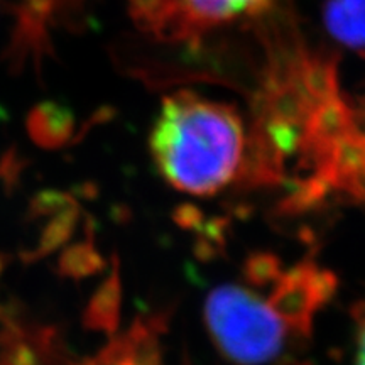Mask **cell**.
<instances>
[{"label": "cell", "mask_w": 365, "mask_h": 365, "mask_svg": "<svg viewBox=\"0 0 365 365\" xmlns=\"http://www.w3.org/2000/svg\"><path fill=\"white\" fill-rule=\"evenodd\" d=\"M335 289V274L318 262L282 266L271 254H257L239 279L208 294L205 325L232 364L272 365L309 340L314 318Z\"/></svg>", "instance_id": "1"}, {"label": "cell", "mask_w": 365, "mask_h": 365, "mask_svg": "<svg viewBox=\"0 0 365 365\" xmlns=\"http://www.w3.org/2000/svg\"><path fill=\"white\" fill-rule=\"evenodd\" d=\"M149 149L168 185L208 198L242 181L249 135L240 113L230 105L180 91L163 100Z\"/></svg>", "instance_id": "2"}, {"label": "cell", "mask_w": 365, "mask_h": 365, "mask_svg": "<svg viewBox=\"0 0 365 365\" xmlns=\"http://www.w3.org/2000/svg\"><path fill=\"white\" fill-rule=\"evenodd\" d=\"M267 0H181L190 19L203 26L225 24L254 14Z\"/></svg>", "instance_id": "3"}, {"label": "cell", "mask_w": 365, "mask_h": 365, "mask_svg": "<svg viewBox=\"0 0 365 365\" xmlns=\"http://www.w3.org/2000/svg\"><path fill=\"white\" fill-rule=\"evenodd\" d=\"M327 22L341 43L365 48V0H330Z\"/></svg>", "instance_id": "4"}, {"label": "cell", "mask_w": 365, "mask_h": 365, "mask_svg": "<svg viewBox=\"0 0 365 365\" xmlns=\"http://www.w3.org/2000/svg\"><path fill=\"white\" fill-rule=\"evenodd\" d=\"M78 215L80 208L78 205H75V207L63 210V212H59L56 217H53V220L46 223L43 232H41V237L38 244H36V247L29 250H22L19 254L22 264H26V266L27 264H34L41 261V259L51 255L53 252H56V250L71 237L76 222H78Z\"/></svg>", "instance_id": "5"}, {"label": "cell", "mask_w": 365, "mask_h": 365, "mask_svg": "<svg viewBox=\"0 0 365 365\" xmlns=\"http://www.w3.org/2000/svg\"><path fill=\"white\" fill-rule=\"evenodd\" d=\"M27 130H29L31 139L41 148L56 149L65 144L70 125L66 118L59 115L56 110L43 107L31 113L27 120Z\"/></svg>", "instance_id": "6"}, {"label": "cell", "mask_w": 365, "mask_h": 365, "mask_svg": "<svg viewBox=\"0 0 365 365\" xmlns=\"http://www.w3.org/2000/svg\"><path fill=\"white\" fill-rule=\"evenodd\" d=\"M102 261L88 244H76L63 250L58 261V272L65 277L81 279L97 272Z\"/></svg>", "instance_id": "7"}, {"label": "cell", "mask_w": 365, "mask_h": 365, "mask_svg": "<svg viewBox=\"0 0 365 365\" xmlns=\"http://www.w3.org/2000/svg\"><path fill=\"white\" fill-rule=\"evenodd\" d=\"M76 202L68 193L58 190H41L33 195L26 210V220L34 222L39 218L54 217L63 210L75 207Z\"/></svg>", "instance_id": "8"}, {"label": "cell", "mask_w": 365, "mask_h": 365, "mask_svg": "<svg viewBox=\"0 0 365 365\" xmlns=\"http://www.w3.org/2000/svg\"><path fill=\"white\" fill-rule=\"evenodd\" d=\"M26 166L27 161L16 149H9L0 156V186L7 196H12L19 190Z\"/></svg>", "instance_id": "9"}, {"label": "cell", "mask_w": 365, "mask_h": 365, "mask_svg": "<svg viewBox=\"0 0 365 365\" xmlns=\"http://www.w3.org/2000/svg\"><path fill=\"white\" fill-rule=\"evenodd\" d=\"M355 357L354 365H365V301L354 309Z\"/></svg>", "instance_id": "10"}, {"label": "cell", "mask_w": 365, "mask_h": 365, "mask_svg": "<svg viewBox=\"0 0 365 365\" xmlns=\"http://www.w3.org/2000/svg\"><path fill=\"white\" fill-rule=\"evenodd\" d=\"M12 261V255L7 254V252H0V277L4 276V272H6V269L9 267V264Z\"/></svg>", "instance_id": "11"}, {"label": "cell", "mask_w": 365, "mask_h": 365, "mask_svg": "<svg viewBox=\"0 0 365 365\" xmlns=\"http://www.w3.org/2000/svg\"><path fill=\"white\" fill-rule=\"evenodd\" d=\"M0 317H2V307H0Z\"/></svg>", "instance_id": "12"}]
</instances>
